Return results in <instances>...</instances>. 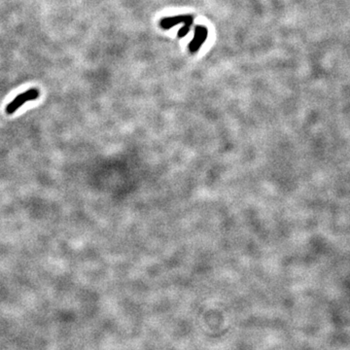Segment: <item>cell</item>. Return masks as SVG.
Wrapping results in <instances>:
<instances>
[{
    "label": "cell",
    "instance_id": "cell-1",
    "mask_svg": "<svg viewBox=\"0 0 350 350\" xmlns=\"http://www.w3.org/2000/svg\"><path fill=\"white\" fill-rule=\"evenodd\" d=\"M194 16L193 15H176L173 17H167L161 20L160 27L163 30H170L176 26L183 25V27L178 31L177 36L179 38L185 37L189 33L192 25L194 24Z\"/></svg>",
    "mask_w": 350,
    "mask_h": 350
},
{
    "label": "cell",
    "instance_id": "cell-2",
    "mask_svg": "<svg viewBox=\"0 0 350 350\" xmlns=\"http://www.w3.org/2000/svg\"><path fill=\"white\" fill-rule=\"evenodd\" d=\"M40 97V92L38 89L36 88H33L30 89L22 94H20L19 96H17L5 108V112L8 115H12L14 113H16L20 107H22L24 104H26L29 101H33L35 100H37Z\"/></svg>",
    "mask_w": 350,
    "mask_h": 350
},
{
    "label": "cell",
    "instance_id": "cell-3",
    "mask_svg": "<svg viewBox=\"0 0 350 350\" xmlns=\"http://www.w3.org/2000/svg\"><path fill=\"white\" fill-rule=\"evenodd\" d=\"M207 35H208V30L204 26H200V25L196 26L194 32V37L192 41L189 43V51L192 54L197 53L203 45V43L206 41Z\"/></svg>",
    "mask_w": 350,
    "mask_h": 350
}]
</instances>
